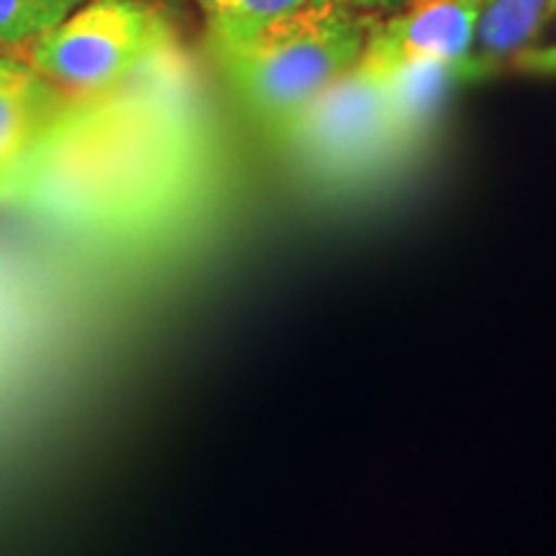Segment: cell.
<instances>
[{"label": "cell", "instance_id": "obj_1", "mask_svg": "<svg viewBox=\"0 0 556 556\" xmlns=\"http://www.w3.org/2000/svg\"><path fill=\"white\" fill-rule=\"evenodd\" d=\"M204 170V129L173 47L106 93L67 96L11 199L73 225L137 227L189 204Z\"/></svg>", "mask_w": 556, "mask_h": 556}, {"label": "cell", "instance_id": "obj_2", "mask_svg": "<svg viewBox=\"0 0 556 556\" xmlns=\"http://www.w3.org/2000/svg\"><path fill=\"white\" fill-rule=\"evenodd\" d=\"M368 26V13L351 0H307L242 45L208 47L250 119L281 139L356 70Z\"/></svg>", "mask_w": 556, "mask_h": 556}, {"label": "cell", "instance_id": "obj_3", "mask_svg": "<svg viewBox=\"0 0 556 556\" xmlns=\"http://www.w3.org/2000/svg\"><path fill=\"white\" fill-rule=\"evenodd\" d=\"M173 47L170 21L152 0H86L34 39L26 60L65 96L86 99L122 86Z\"/></svg>", "mask_w": 556, "mask_h": 556}, {"label": "cell", "instance_id": "obj_4", "mask_svg": "<svg viewBox=\"0 0 556 556\" xmlns=\"http://www.w3.org/2000/svg\"><path fill=\"white\" fill-rule=\"evenodd\" d=\"M420 129L402 114L387 83L351 73L299 116L278 142L309 173L353 180L374 173L415 142Z\"/></svg>", "mask_w": 556, "mask_h": 556}, {"label": "cell", "instance_id": "obj_5", "mask_svg": "<svg viewBox=\"0 0 556 556\" xmlns=\"http://www.w3.org/2000/svg\"><path fill=\"white\" fill-rule=\"evenodd\" d=\"M482 0H409L381 24L368 26L364 54L353 73L389 83L422 65L471 67Z\"/></svg>", "mask_w": 556, "mask_h": 556}, {"label": "cell", "instance_id": "obj_6", "mask_svg": "<svg viewBox=\"0 0 556 556\" xmlns=\"http://www.w3.org/2000/svg\"><path fill=\"white\" fill-rule=\"evenodd\" d=\"M67 96L29 60L0 52V201L11 199Z\"/></svg>", "mask_w": 556, "mask_h": 556}, {"label": "cell", "instance_id": "obj_7", "mask_svg": "<svg viewBox=\"0 0 556 556\" xmlns=\"http://www.w3.org/2000/svg\"><path fill=\"white\" fill-rule=\"evenodd\" d=\"M548 18V0H482L471 67L479 75L518 60Z\"/></svg>", "mask_w": 556, "mask_h": 556}, {"label": "cell", "instance_id": "obj_8", "mask_svg": "<svg viewBox=\"0 0 556 556\" xmlns=\"http://www.w3.org/2000/svg\"><path fill=\"white\" fill-rule=\"evenodd\" d=\"M204 13L208 45H242L268 24L302 9L307 0H197Z\"/></svg>", "mask_w": 556, "mask_h": 556}, {"label": "cell", "instance_id": "obj_9", "mask_svg": "<svg viewBox=\"0 0 556 556\" xmlns=\"http://www.w3.org/2000/svg\"><path fill=\"white\" fill-rule=\"evenodd\" d=\"M83 3L86 0H0V50L31 45Z\"/></svg>", "mask_w": 556, "mask_h": 556}, {"label": "cell", "instance_id": "obj_10", "mask_svg": "<svg viewBox=\"0 0 556 556\" xmlns=\"http://www.w3.org/2000/svg\"><path fill=\"white\" fill-rule=\"evenodd\" d=\"M353 5H358L361 11L377 13V11H400L405 9L409 0H351Z\"/></svg>", "mask_w": 556, "mask_h": 556}, {"label": "cell", "instance_id": "obj_11", "mask_svg": "<svg viewBox=\"0 0 556 556\" xmlns=\"http://www.w3.org/2000/svg\"><path fill=\"white\" fill-rule=\"evenodd\" d=\"M548 16H556V0H548Z\"/></svg>", "mask_w": 556, "mask_h": 556}]
</instances>
